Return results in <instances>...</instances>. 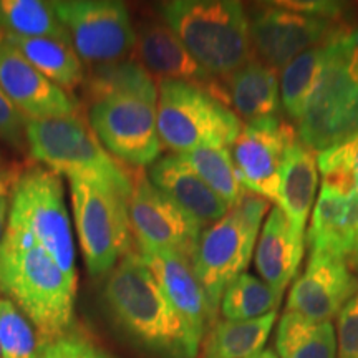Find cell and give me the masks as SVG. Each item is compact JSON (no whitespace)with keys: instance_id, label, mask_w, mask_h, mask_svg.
Instances as JSON below:
<instances>
[{"instance_id":"17","label":"cell","mask_w":358,"mask_h":358,"mask_svg":"<svg viewBox=\"0 0 358 358\" xmlns=\"http://www.w3.org/2000/svg\"><path fill=\"white\" fill-rule=\"evenodd\" d=\"M138 64L153 77L198 85L217 100L227 101L226 88L201 66L186 50L178 35L163 20H148L136 32Z\"/></svg>"},{"instance_id":"24","label":"cell","mask_w":358,"mask_h":358,"mask_svg":"<svg viewBox=\"0 0 358 358\" xmlns=\"http://www.w3.org/2000/svg\"><path fill=\"white\" fill-rule=\"evenodd\" d=\"M275 348L279 358H337L335 325L285 310L277 327Z\"/></svg>"},{"instance_id":"31","label":"cell","mask_w":358,"mask_h":358,"mask_svg":"<svg viewBox=\"0 0 358 358\" xmlns=\"http://www.w3.org/2000/svg\"><path fill=\"white\" fill-rule=\"evenodd\" d=\"M320 189L343 198L358 196V131L317 155Z\"/></svg>"},{"instance_id":"13","label":"cell","mask_w":358,"mask_h":358,"mask_svg":"<svg viewBox=\"0 0 358 358\" xmlns=\"http://www.w3.org/2000/svg\"><path fill=\"white\" fill-rule=\"evenodd\" d=\"M342 24L268 2L250 12V42L262 64L282 70L294 58L332 37Z\"/></svg>"},{"instance_id":"1","label":"cell","mask_w":358,"mask_h":358,"mask_svg":"<svg viewBox=\"0 0 358 358\" xmlns=\"http://www.w3.org/2000/svg\"><path fill=\"white\" fill-rule=\"evenodd\" d=\"M87 96L90 127L113 158L136 168L161 158L158 85L136 60L93 70Z\"/></svg>"},{"instance_id":"39","label":"cell","mask_w":358,"mask_h":358,"mask_svg":"<svg viewBox=\"0 0 358 358\" xmlns=\"http://www.w3.org/2000/svg\"><path fill=\"white\" fill-rule=\"evenodd\" d=\"M245 358H279L275 355L274 352L272 350H262V352H259V353H254V355H250V357H245Z\"/></svg>"},{"instance_id":"7","label":"cell","mask_w":358,"mask_h":358,"mask_svg":"<svg viewBox=\"0 0 358 358\" xmlns=\"http://www.w3.org/2000/svg\"><path fill=\"white\" fill-rule=\"evenodd\" d=\"M267 211V199L244 191L226 216L201 232L191 266L216 315L224 290L250 264Z\"/></svg>"},{"instance_id":"29","label":"cell","mask_w":358,"mask_h":358,"mask_svg":"<svg viewBox=\"0 0 358 358\" xmlns=\"http://www.w3.org/2000/svg\"><path fill=\"white\" fill-rule=\"evenodd\" d=\"M280 299L266 282L244 272L224 290L219 310L226 320H254L277 312Z\"/></svg>"},{"instance_id":"25","label":"cell","mask_w":358,"mask_h":358,"mask_svg":"<svg viewBox=\"0 0 358 358\" xmlns=\"http://www.w3.org/2000/svg\"><path fill=\"white\" fill-rule=\"evenodd\" d=\"M30 65L60 88H75L83 83L85 70L70 42L50 37H13L3 35Z\"/></svg>"},{"instance_id":"36","label":"cell","mask_w":358,"mask_h":358,"mask_svg":"<svg viewBox=\"0 0 358 358\" xmlns=\"http://www.w3.org/2000/svg\"><path fill=\"white\" fill-rule=\"evenodd\" d=\"M8 194L0 192V244H2L3 236L7 231V222H8Z\"/></svg>"},{"instance_id":"22","label":"cell","mask_w":358,"mask_h":358,"mask_svg":"<svg viewBox=\"0 0 358 358\" xmlns=\"http://www.w3.org/2000/svg\"><path fill=\"white\" fill-rule=\"evenodd\" d=\"M358 237V196L343 198L320 189L313 206L306 245L310 252L347 259Z\"/></svg>"},{"instance_id":"26","label":"cell","mask_w":358,"mask_h":358,"mask_svg":"<svg viewBox=\"0 0 358 358\" xmlns=\"http://www.w3.org/2000/svg\"><path fill=\"white\" fill-rule=\"evenodd\" d=\"M275 319L277 312H272L254 320L214 322L206 335L201 358H245L262 352Z\"/></svg>"},{"instance_id":"18","label":"cell","mask_w":358,"mask_h":358,"mask_svg":"<svg viewBox=\"0 0 358 358\" xmlns=\"http://www.w3.org/2000/svg\"><path fill=\"white\" fill-rule=\"evenodd\" d=\"M138 254L153 272L159 287L181 319L196 337L203 340L208 329L216 322V313L192 271L191 259L169 250H140Z\"/></svg>"},{"instance_id":"3","label":"cell","mask_w":358,"mask_h":358,"mask_svg":"<svg viewBox=\"0 0 358 358\" xmlns=\"http://www.w3.org/2000/svg\"><path fill=\"white\" fill-rule=\"evenodd\" d=\"M0 290L45 343L71 329L77 279L66 275L32 237L8 227L0 244Z\"/></svg>"},{"instance_id":"21","label":"cell","mask_w":358,"mask_h":358,"mask_svg":"<svg viewBox=\"0 0 358 358\" xmlns=\"http://www.w3.org/2000/svg\"><path fill=\"white\" fill-rule=\"evenodd\" d=\"M319 174L315 153L299 140L295 141L285 155L275 206L287 217L294 234L302 241H306L307 224L319 194Z\"/></svg>"},{"instance_id":"14","label":"cell","mask_w":358,"mask_h":358,"mask_svg":"<svg viewBox=\"0 0 358 358\" xmlns=\"http://www.w3.org/2000/svg\"><path fill=\"white\" fill-rule=\"evenodd\" d=\"M297 140L295 129L280 116L245 123L231 146L237 178L244 191L277 204L285 155Z\"/></svg>"},{"instance_id":"33","label":"cell","mask_w":358,"mask_h":358,"mask_svg":"<svg viewBox=\"0 0 358 358\" xmlns=\"http://www.w3.org/2000/svg\"><path fill=\"white\" fill-rule=\"evenodd\" d=\"M40 358H116L100 343L77 329H70L60 337L47 342Z\"/></svg>"},{"instance_id":"19","label":"cell","mask_w":358,"mask_h":358,"mask_svg":"<svg viewBox=\"0 0 358 358\" xmlns=\"http://www.w3.org/2000/svg\"><path fill=\"white\" fill-rule=\"evenodd\" d=\"M148 178L151 185L203 227L211 226L229 213V204L206 185L181 155L161 156L148 169Z\"/></svg>"},{"instance_id":"12","label":"cell","mask_w":358,"mask_h":358,"mask_svg":"<svg viewBox=\"0 0 358 358\" xmlns=\"http://www.w3.org/2000/svg\"><path fill=\"white\" fill-rule=\"evenodd\" d=\"M128 214L140 250H169L192 257L204 227L151 185L148 174H133Z\"/></svg>"},{"instance_id":"16","label":"cell","mask_w":358,"mask_h":358,"mask_svg":"<svg viewBox=\"0 0 358 358\" xmlns=\"http://www.w3.org/2000/svg\"><path fill=\"white\" fill-rule=\"evenodd\" d=\"M0 88L27 120L78 113V105L58 85L43 77L0 34Z\"/></svg>"},{"instance_id":"8","label":"cell","mask_w":358,"mask_h":358,"mask_svg":"<svg viewBox=\"0 0 358 358\" xmlns=\"http://www.w3.org/2000/svg\"><path fill=\"white\" fill-rule=\"evenodd\" d=\"M243 122L229 105L198 85L158 83V134L163 148L185 155L201 146L231 148Z\"/></svg>"},{"instance_id":"20","label":"cell","mask_w":358,"mask_h":358,"mask_svg":"<svg viewBox=\"0 0 358 358\" xmlns=\"http://www.w3.org/2000/svg\"><path fill=\"white\" fill-rule=\"evenodd\" d=\"M303 254L306 241L294 234L287 217L274 206L259 232L254 250V264L261 279L282 297L297 275Z\"/></svg>"},{"instance_id":"11","label":"cell","mask_w":358,"mask_h":358,"mask_svg":"<svg viewBox=\"0 0 358 358\" xmlns=\"http://www.w3.org/2000/svg\"><path fill=\"white\" fill-rule=\"evenodd\" d=\"M52 7L82 64L95 69L120 64L134 52L136 30L123 2L57 0Z\"/></svg>"},{"instance_id":"10","label":"cell","mask_w":358,"mask_h":358,"mask_svg":"<svg viewBox=\"0 0 358 358\" xmlns=\"http://www.w3.org/2000/svg\"><path fill=\"white\" fill-rule=\"evenodd\" d=\"M71 211L88 274H110L129 252L128 198L92 182L69 179Z\"/></svg>"},{"instance_id":"32","label":"cell","mask_w":358,"mask_h":358,"mask_svg":"<svg viewBox=\"0 0 358 358\" xmlns=\"http://www.w3.org/2000/svg\"><path fill=\"white\" fill-rule=\"evenodd\" d=\"M32 322L12 301L0 297V358H40L43 350Z\"/></svg>"},{"instance_id":"9","label":"cell","mask_w":358,"mask_h":358,"mask_svg":"<svg viewBox=\"0 0 358 358\" xmlns=\"http://www.w3.org/2000/svg\"><path fill=\"white\" fill-rule=\"evenodd\" d=\"M7 227L32 237L66 275L77 279L73 232L60 174L45 166L22 173L12 187Z\"/></svg>"},{"instance_id":"35","label":"cell","mask_w":358,"mask_h":358,"mask_svg":"<svg viewBox=\"0 0 358 358\" xmlns=\"http://www.w3.org/2000/svg\"><path fill=\"white\" fill-rule=\"evenodd\" d=\"M337 358H358V292L337 315Z\"/></svg>"},{"instance_id":"2","label":"cell","mask_w":358,"mask_h":358,"mask_svg":"<svg viewBox=\"0 0 358 358\" xmlns=\"http://www.w3.org/2000/svg\"><path fill=\"white\" fill-rule=\"evenodd\" d=\"M103 302L136 347L158 358H196L201 340L181 319L140 254L129 252L108 274Z\"/></svg>"},{"instance_id":"34","label":"cell","mask_w":358,"mask_h":358,"mask_svg":"<svg viewBox=\"0 0 358 358\" xmlns=\"http://www.w3.org/2000/svg\"><path fill=\"white\" fill-rule=\"evenodd\" d=\"M0 141L13 150H29L27 146V118L8 100L2 88H0Z\"/></svg>"},{"instance_id":"27","label":"cell","mask_w":358,"mask_h":358,"mask_svg":"<svg viewBox=\"0 0 358 358\" xmlns=\"http://www.w3.org/2000/svg\"><path fill=\"white\" fill-rule=\"evenodd\" d=\"M330 38L294 58L280 71V101L285 113L299 123L308 100L320 82L329 60Z\"/></svg>"},{"instance_id":"6","label":"cell","mask_w":358,"mask_h":358,"mask_svg":"<svg viewBox=\"0 0 358 358\" xmlns=\"http://www.w3.org/2000/svg\"><path fill=\"white\" fill-rule=\"evenodd\" d=\"M30 156L50 171L92 182L129 199L133 178L101 145L82 115L27 120Z\"/></svg>"},{"instance_id":"28","label":"cell","mask_w":358,"mask_h":358,"mask_svg":"<svg viewBox=\"0 0 358 358\" xmlns=\"http://www.w3.org/2000/svg\"><path fill=\"white\" fill-rule=\"evenodd\" d=\"M0 34L13 37H50L70 42L52 2L0 0Z\"/></svg>"},{"instance_id":"4","label":"cell","mask_w":358,"mask_h":358,"mask_svg":"<svg viewBox=\"0 0 358 358\" xmlns=\"http://www.w3.org/2000/svg\"><path fill=\"white\" fill-rule=\"evenodd\" d=\"M186 50L209 75L227 78L252 60L249 15L236 0H169L158 6Z\"/></svg>"},{"instance_id":"30","label":"cell","mask_w":358,"mask_h":358,"mask_svg":"<svg viewBox=\"0 0 358 358\" xmlns=\"http://www.w3.org/2000/svg\"><path fill=\"white\" fill-rule=\"evenodd\" d=\"M181 156L206 185L229 204V208L244 194V187L241 186L231 156V148L201 146Z\"/></svg>"},{"instance_id":"15","label":"cell","mask_w":358,"mask_h":358,"mask_svg":"<svg viewBox=\"0 0 358 358\" xmlns=\"http://www.w3.org/2000/svg\"><path fill=\"white\" fill-rule=\"evenodd\" d=\"M357 292L358 275L347 259L310 252L306 271L289 292L287 310L312 320L332 322Z\"/></svg>"},{"instance_id":"23","label":"cell","mask_w":358,"mask_h":358,"mask_svg":"<svg viewBox=\"0 0 358 358\" xmlns=\"http://www.w3.org/2000/svg\"><path fill=\"white\" fill-rule=\"evenodd\" d=\"M227 103L245 123L264 122L280 116V87L277 70L252 60L226 78Z\"/></svg>"},{"instance_id":"5","label":"cell","mask_w":358,"mask_h":358,"mask_svg":"<svg viewBox=\"0 0 358 358\" xmlns=\"http://www.w3.org/2000/svg\"><path fill=\"white\" fill-rule=\"evenodd\" d=\"M358 131V27L343 22L330 37L329 60L297 123L299 141L313 153Z\"/></svg>"},{"instance_id":"38","label":"cell","mask_w":358,"mask_h":358,"mask_svg":"<svg viewBox=\"0 0 358 358\" xmlns=\"http://www.w3.org/2000/svg\"><path fill=\"white\" fill-rule=\"evenodd\" d=\"M347 262H348V266H350L352 271L357 272V274H358V237H357V241H355V245H353L352 252L348 254Z\"/></svg>"},{"instance_id":"37","label":"cell","mask_w":358,"mask_h":358,"mask_svg":"<svg viewBox=\"0 0 358 358\" xmlns=\"http://www.w3.org/2000/svg\"><path fill=\"white\" fill-rule=\"evenodd\" d=\"M10 173H8V169L6 168V164L2 163V159H0V192H3V194H8V192L12 191L10 182L13 185V179H10Z\"/></svg>"}]
</instances>
